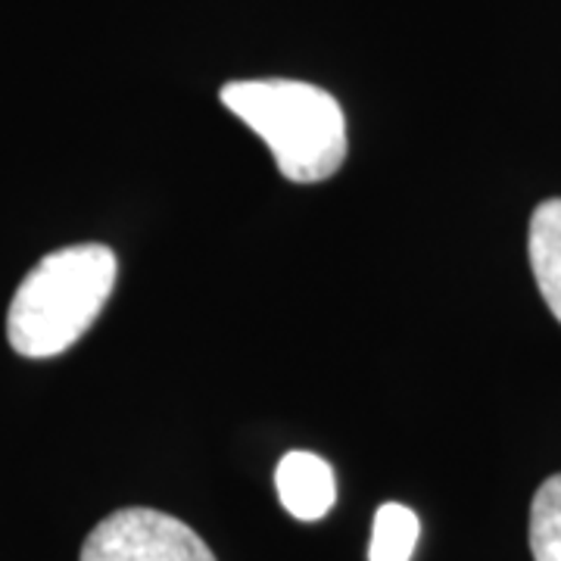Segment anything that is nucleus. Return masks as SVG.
I'll list each match as a JSON object with an SVG mask.
<instances>
[{"label":"nucleus","instance_id":"obj_3","mask_svg":"<svg viewBox=\"0 0 561 561\" xmlns=\"http://www.w3.org/2000/svg\"><path fill=\"white\" fill-rule=\"evenodd\" d=\"M79 561H216L203 537L157 508H119L81 546Z\"/></svg>","mask_w":561,"mask_h":561},{"label":"nucleus","instance_id":"obj_1","mask_svg":"<svg viewBox=\"0 0 561 561\" xmlns=\"http://www.w3.org/2000/svg\"><path fill=\"white\" fill-rule=\"evenodd\" d=\"M116 275V253L103 243H72L47 253L13 294L7 312L10 346L25 359L66 353L98 321Z\"/></svg>","mask_w":561,"mask_h":561},{"label":"nucleus","instance_id":"obj_4","mask_svg":"<svg viewBox=\"0 0 561 561\" xmlns=\"http://www.w3.org/2000/svg\"><path fill=\"white\" fill-rule=\"evenodd\" d=\"M275 486H278L280 505L297 522H319L334 508V500H337L334 468L321 456L306 453V449L287 453L278 461Z\"/></svg>","mask_w":561,"mask_h":561},{"label":"nucleus","instance_id":"obj_2","mask_svg":"<svg viewBox=\"0 0 561 561\" xmlns=\"http://www.w3.org/2000/svg\"><path fill=\"white\" fill-rule=\"evenodd\" d=\"M219 98L268 144L287 181L316 184L346 160V119L324 88L294 79L231 81Z\"/></svg>","mask_w":561,"mask_h":561},{"label":"nucleus","instance_id":"obj_7","mask_svg":"<svg viewBox=\"0 0 561 561\" xmlns=\"http://www.w3.org/2000/svg\"><path fill=\"white\" fill-rule=\"evenodd\" d=\"M530 552L534 561H561V474L534 493L530 502Z\"/></svg>","mask_w":561,"mask_h":561},{"label":"nucleus","instance_id":"obj_5","mask_svg":"<svg viewBox=\"0 0 561 561\" xmlns=\"http://www.w3.org/2000/svg\"><path fill=\"white\" fill-rule=\"evenodd\" d=\"M527 256L549 312L561 324V197L540 203L530 216Z\"/></svg>","mask_w":561,"mask_h":561},{"label":"nucleus","instance_id":"obj_6","mask_svg":"<svg viewBox=\"0 0 561 561\" xmlns=\"http://www.w3.org/2000/svg\"><path fill=\"white\" fill-rule=\"evenodd\" d=\"M419 515L400 502H383L375 512L368 561H409L419 542Z\"/></svg>","mask_w":561,"mask_h":561}]
</instances>
